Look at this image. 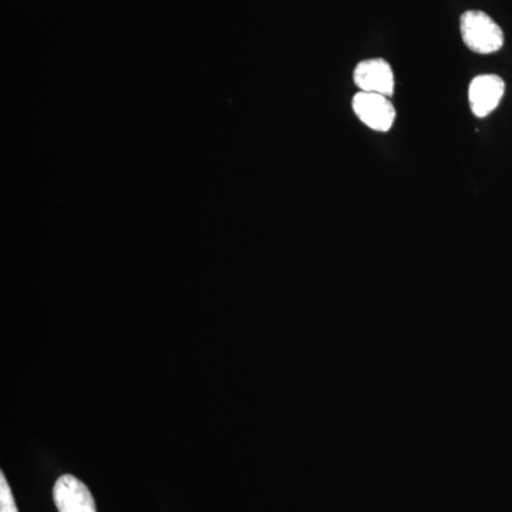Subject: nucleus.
<instances>
[{
  "instance_id": "nucleus-1",
  "label": "nucleus",
  "mask_w": 512,
  "mask_h": 512,
  "mask_svg": "<svg viewBox=\"0 0 512 512\" xmlns=\"http://www.w3.org/2000/svg\"><path fill=\"white\" fill-rule=\"evenodd\" d=\"M461 37L471 52L491 55L504 45V33L487 13L468 10L460 19Z\"/></svg>"
},
{
  "instance_id": "nucleus-2",
  "label": "nucleus",
  "mask_w": 512,
  "mask_h": 512,
  "mask_svg": "<svg viewBox=\"0 0 512 512\" xmlns=\"http://www.w3.org/2000/svg\"><path fill=\"white\" fill-rule=\"evenodd\" d=\"M352 107L357 119L379 133H387L396 120V109L390 97L383 94L359 92L353 97Z\"/></svg>"
},
{
  "instance_id": "nucleus-3",
  "label": "nucleus",
  "mask_w": 512,
  "mask_h": 512,
  "mask_svg": "<svg viewBox=\"0 0 512 512\" xmlns=\"http://www.w3.org/2000/svg\"><path fill=\"white\" fill-rule=\"evenodd\" d=\"M53 500L59 512H97L96 503L87 485L70 474L56 481Z\"/></svg>"
},
{
  "instance_id": "nucleus-4",
  "label": "nucleus",
  "mask_w": 512,
  "mask_h": 512,
  "mask_svg": "<svg viewBox=\"0 0 512 512\" xmlns=\"http://www.w3.org/2000/svg\"><path fill=\"white\" fill-rule=\"evenodd\" d=\"M353 80L360 92L393 96L394 74L386 60L370 59L360 62L353 73Z\"/></svg>"
},
{
  "instance_id": "nucleus-5",
  "label": "nucleus",
  "mask_w": 512,
  "mask_h": 512,
  "mask_svg": "<svg viewBox=\"0 0 512 512\" xmlns=\"http://www.w3.org/2000/svg\"><path fill=\"white\" fill-rule=\"evenodd\" d=\"M504 92L505 83L500 76L495 74L477 76L468 89V100L474 116L483 119L493 113L503 99Z\"/></svg>"
},
{
  "instance_id": "nucleus-6",
  "label": "nucleus",
  "mask_w": 512,
  "mask_h": 512,
  "mask_svg": "<svg viewBox=\"0 0 512 512\" xmlns=\"http://www.w3.org/2000/svg\"><path fill=\"white\" fill-rule=\"evenodd\" d=\"M0 512H19L5 474H0Z\"/></svg>"
}]
</instances>
